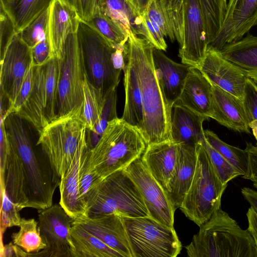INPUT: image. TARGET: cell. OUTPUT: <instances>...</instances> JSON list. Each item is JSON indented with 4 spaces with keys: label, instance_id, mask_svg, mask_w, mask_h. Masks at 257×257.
Listing matches in <instances>:
<instances>
[{
    "label": "cell",
    "instance_id": "cell-1",
    "mask_svg": "<svg viewBox=\"0 0 257 257\" xmlns=\"http://www.w3.org/2000/svg\"><path fill=\"white\" fill-rule=\"evenodd\" d=\"M154 45L145 38L128 33L125 54L136 69L142 94L144 121L141 134L147 145L170 140L172 108L156 76Z\"/></svg>",
    "mask_w": 257,
    "mask_h": 257
},
{
    "label": "cell",
    "instance_id": "cell-2",
    "mask_svg": "<svg viewBox=\"0 0 257 257\" xmlns=\"http://www.w3.org/2000/svg\"><path fill=\"white\" fill-rule=\"evenodd\" d=\"M185 247L190 257H257V245L247 228L220 208L201 226Z\"/></svg>",
    "mask_w": 257,
    "mask_h": 257
},
{
    "label": "cell",
    "instance_id": "cell-3",
    "mask_svg": "<svg viewBox=\"0 0 257 257\" xmlns=\"http://www.w3.org/2000/svg\"><path fill=\"white\" fill-rule=\"evenodd\" d=\"M4 121L10 140L25 169L29 207L40 210L50 207L60 181L56 178L48 159L44 153H37L22 118L11 113L5 117Z\"/></svg>",
    "mask_w": 257,
    "mask_h": 257
},
{
    "label": "cell",
    "instance_id": "cell-4",
    "mask_svg": "<svg viewBox=\"0 0 257 257\" xmlns=\"http://www.w3.org/2000/svg\"><path fill=\"white\" fill-rule=\"evenodd\" d=\"M146 147L140 132L117 117L108 122L98 141L90 148L86 164L102 180L141 157Z\"/></svg>",
    "mask_w": 257,
    "mask_h": 257
},
{
    "label": "cell",
    "instance_id": "cell-5",
    "mask_svg": "<svg viewBox=\"0 0 257 257\" xmlns=\"http://www.w3.org/2000/svg\"><path fill=\"white\" fill-rule=\"evenodd\" d=\"M85 200L84 216L112 214L124 217L150 216L139 188L124 169L111 173L92 186Z\"/></svg>",
    "mask_w": 257,
    "mask_h": 257
},
{
    "label": "cell",
    "instance_id": "cell-6",
    "mask_svg": "<svg viewBox=\"0 0 257 257\" xmlns=\"http://www.w3.org/2000/svg\"><path fill=\"white\" fill-rule=\"evenodd\" d=\"M88 78L104 98L116 89L121 70L125 68L122 55L97 30L80 20L76 32Z\"/></svg>",
    "mask_w": 257,
    "mask_h": 257
},
{
    "label": "cell",
    "instance_id": "cell-7",
    "mask_svg": "<svg viewBox=\"0 0 257 257\" xmlns=\"http://www.w3.org/2000/svg\"><path fill=\"white\" fill-rule=\"evenodd\" d=\"M196 151L194 177L180 209L200 226L220 208L222 196L227 185L219 178L201 143L196 146Z\"/></svg>",
    "mask_w": 257,
    "mask_h": 257
},
{
    "label": "cell",
    "instance_id": "cell-8",
    "mask_svg": "<svg viewBox=\"0 0 257 257\" xmlns=\"http://www.w3.org/2000/svg\"><path fill=\"white\" fill-rule=\"evenodd\" d=\"M82 109L76 108L57 116L39 133L36 144L47 156L59 181L70 166L86 128L81 119Z\"/></svg>",
    "mask_w": 257,
    "mask_h": 257
},
{
    "label": "cell",
    "instance_id": "cell-9",
    "mask_svg": "<svg viewBox=\"0 0 257 257\" xmlns=\"http://www.w3.org/2000/svg\"><path fill=\"white\" fill-rule=\"evenodd\" d=\"M171 14L181 62L198 69L208 47L198 0H173Z\"/></svg>",
    "mask_w": 257,
    "mask_h": 257
},
{
    "label": "cell",
    "instance_id": "cell-10",
    "mask_svg": "<svg viewBox=\"0 0 257 257\" xmlns=\"http://www.w3.org/2000/svg\"><path fill=\"white\" fill-rule=\"evenodd\" d=\"M133 257H176L182 244L174 227L150 216L122 217Z\"/></svg>",
    "mask_w": 257,
    "mask_h": 257
},
{
    "label": "cell",
    "instance_id": "cell-11",
    "mask_svg": "<svg viewBox=\"0 0 257 257\" xmlns=\"http://www.w3.org/2000/svg\"><path fill=\"white\" fill-rule=\"evenodd\" d=\"M82 48L76 32L71 33L66 42L59 84L57 115L82 108L83 84L87 73Z\"/></svg>",
    "mask_w": 257,
    "mask_h": 257
},
{
    "label": "cell",
    "instance_id": "cell-12",
    "mask_svg": "<svg viewBox=\"0 0 257 257\" xmlns=\"http://www.w3.org/2000/svg\"><path fill=\"white\" fill-rule=\"evenodd\" d=\"M32 62L31 48L18 33L1 52V110L8 111L13 106Z\"/></svg>",
    "mask_w": 257,
    "mask_h": 257
},
{
    "label": "cell",
    "instance_id": "cell-13",
    "mask_svg": "<svg viewBox=\"0 0 257 257\" xmlns=\"http://www.w3.org/2000/svg\"><path fill=\"white\" fill-rule=\"evenodd\" d=\"M74 219L59 203L39 210L38 226L46 247L28 257H72L74 245L70 230Z\"/></svg>",
    "mask_w": 257,
    "mask_h": 257
},
{
    "label": "cell",
    "instance_id": "cell-14",
    "mask_svg": "<svg viewBox=\"0 0 257 257\" xmlns=\"http://www.w3.org/2000/svg\"><path fill=\"white\" fill-rule=\"evenodd\" d=\"M5 118H0L1 186L20 211L29 207L27 178L23 162L8 135Z\"/></svg>",
    "mask_w": 257,
    "mask_h": 257
},
{
    "label": "cell",
    "instance_id": "cell-15",
    "mask_svg": "<svg viewBox=\"0 0 257 257\" xmlns=\"http://www.w3.org/2000/svg\"><path fill=\"white\" fill-rule=\"evenodd\" d=\"M124 170L139 188L150 216L162 224L174 227L175 211L166 193L149 173L141 157Z\"/></svg>",
    "mask_w": 257,
    "mask_h": 257
},
{
    "label": "cell",
    "instance_id": "cell-16",
    "mask_svg": "<svg viewBox=\"0 0 257 257\" xmlns=\"http://www.w3.org/2000/svg\"><path fill=\"white\" fill-rule=\"evenodd\" d=\"M86 130L85 128L82 133L72 162L59 186V203L74 219L85 216L86 212L85 201L80 193L82 171L91 148L87 141Z\"/></svg>",
    "mask_w": 257,
    "mask_h": 257
},
{
    "label": "cell",
    "instance_id": "cell-17",
    "mask_svg": "<svg viewBox=\"0 0 257 257\" xmlns=\"http://www.w3.org/2000/svg\"><path fill=\"white\" fill-rule=\"evenodd\" d=\"M257 25V0H229L223 23L214 41L207 47L220 51L240 40Z\"/></svg>",
    "mask_w": 257,
    "mask_h": 257
},
{
    "label": "cell",
    "instance_id": "cell-18",
    "mask_svg": "<svg viewBox=\"0 0 257 257\" xmlns=\"http://www.w3.org/2000/svg\"><path fill=\"white\" fill-rule=\"evenodd\" d=\"M198 69L212 84L242 100L248 77L220 51L207 47Z\"/></svg>",
    "mask_w": 257,
    "mask_h": 257
},
{
    "label": "cell",
    "instance_id": "cell-19",
    "mask_svg": "<svg viewBox=\"0 0 257 257\" xmlns=\"http://www.w3.org/2000/svg\"><path fill=\"white\" fill-rule=\"evenodd\" d=\"M75 224L99 238L123 257H133L122 217L114 214L74 219Z\"/></svg>",
    "mask_w": 257,
    "mask_h": 257
},
{
    "label": "cell",
    "instance_id": "cell-20",
    "mask_svg": "<svg viewBox=\"0 0 257 257\" xmlns=\"http://www.w3.org/2000/svg\"><path fill=\"white\" fill-rule=\"evenodd\" d=\"M80 19L75 8L62 0H53L49 7L48 38L51 58L62 61L69 35L77 32Z\"/></svg>",
    "mask_w": 257,
    "mask_h": 257
},
{
    "label": "cell",
    "instance_id": "cell-21",
    "mask_svg": "<svg viewBox=\"0 0 257 257\" xmlns=\"http://www.w3.org/2000/svg\"><path fill=\"white\" fill-rule=\"evenodd\" d=\"M179 146L172 140L147 145L141 156L145 166L165 192L176 172Z\"/></svg>",
    "mask_w": 257,
    "mask_h": 257
},
{
    "label": "cell",
    "instance_id": "cell-22",
    "mask_svg": "<svg viewBox=\"0 0 257 257\" xmlns=\"http://www.w3.org/2000/svg\"><path fill=\"white\" fill-rule=\"evenodd\" d=\"M175 103L211 118L213 112L212 85L198 68L190 66L181 94Z\"/></svg>",
    "mask_w": 257,
    "mask_h": 257
},
{
    "label": "cell",
    "instance_id": "cell-23",
    "mask_svg": "<svg viewBox=\"0 0 257 257\" xmlns=\"http://www.w3.org/2000/svg\"><path fill=\"white\" fill-rule=\"evenodd\" d=\"M161 51L154 47V65L164 96L172 108L181 94L191 66L174 61Z\"/></svg>",
    "mask_w": 257,
    "mask_h": 257
},
{
    "label": "cell",
    "instance_id": "cell-24",
    "mask_svg": "<svg viewBox=\"0 0 257 257\" xmlns=\"http://www.w3.org/2000/svg\"><path fill=\"white\" fill-rule=\"evenodd\" d=\"M212 85L213 112L211 118L233 131L250 133L242 100L214 84Z\"/></svg>",
    "mask_w": 257,
    "mask_h": 257
},
{
    "label": "cell",
    "instance_id": "cell-25",
    "mask_svg": "<svg viewBox=\"0 0 257 257\" xmlns=\"http://www.w3.org/2000/svg\"><path fill=\"white\" fill-rule=\"evenodd\" d=\"M45 65L34 66L33 83L27 99L16 114L30 122L40 133L49 121L47 114V96L45 86Z\"/></svg>",
    "mask_w": 257,
    "mask_h": 257
},
{
    "label": "cell",
    "instance_id": "cell-26",
    "mask_svg": "<svg viewBox=\"0 0 257 257\" xmlns=\"http://www.w3.org/2000/svg\"><path fill=\"white\" fill-rule=\"evenodd\" d=\"M208 118L175 103L171 112L170 140L178 144L196 146L201 143L204 138L203 123Z\"/></svg>",
    "mask_w": 257,
    "mask_h": 257
},
{
    "label": "cell",
    "instance_id": "cell-27",
    "mask_svg": "<svg viewBox=\"0 0 257 257\" xmlns=\"http://www.w3.org/2000/svg\"><path fill=\"white\" fill-rule=\"evenodd\" d=\"M196 146L179 144L176 170L167 193L175 211L181 207L194 177L197 159Z\"/></svg>",
    "mask_w": 257,
    "mask_h": 257
},
{
    "label": "cell",
    "instance_id": "cell-28",
    "mask_svg": "<svg viewBox=\"0 0 257 257\" xmlns=\"http://www.w3.org/2000/svg\"><path fill=\"white\" fill-rule=\"evenodd\" d=\"M123 72L125 103L121 118L141 133L144 121L141 91L136 69L126 54Z\"/></svg>",
    "mask_w": 257,
    "mask_h": 257
},
{
    "label": "cell",
    "instance_id": "cell-29",
    "mask_svg": "<svg viewBox=\"0 0 257 257\" xmlns=\"http://www.w3.org/2000/svg\"><path fill=\"white\" fill-rule=\"evenodd\" d=\"M220 52L248 78L257 82V36L248 33L240 40L225 46Z\"/></svg>",
    "mask_w": 257,
    "mask_h": 257
},
{
    "label": "cell",
    "instance_id": "cell-30",
    "mask_svg": "<svg viewBox=\"0 0 257 257\" xmlns=\"http://www.w3.org/2000/svg\"><path fill=\"white\" fill-rule=\"evenodd\" d=\"M99 10L118 23L128 34L147 37L143 17L135 10L128 0H100Z\"/></svg>",
    "mask_w": 257,
    "mask_h": 257
},
{
    "label": "cell",
    "instance_id": "cell-31",
    "mask_svg": "<svg viewBox=\"0 0 257 257\" xmlns=\"http://www.w3.org/2000/svg\"><path fill=\"white\" fill-rule=\"evenodd\" d=\"M53 0H1V7L13 21L19 33L43 12Z\"/></svg>",
    "mask_w": 257,
    "mask_h": 257
},
{
    "label": "cell",
    "instance_id": "cell-32",
    "mask_svg": "<svg viewBox=\"0 0 257 257\" xmlns=\"http://www.w3.org/2000/svg\"><path fill=\"white\" fill-rule=\"evenodd\" d=\"M74 245L72 257H123L99 238L72 224L70 230Z\"/></svg>",
    "mask_w": 257,
    "mask_h": 257
},
{
    "label": "cell",
    "instance_id": "cell-33",
    "mask_svg": "<svg viewBox=\"0 0 257 257\" xmlns=\"http://www.w3.org/2000/svg\"><path fill=\"white\" fill-rule=\"evenodd\" d=\"M83 90L84 99L81 119L86 130L93 134L100 121L105 98L91 83L87 73L85 75Z\"/></svg>",
    "mask_w": 257,
    "mask_h": 257
},
{
    "label": "cell",
    "instance_id": "cell-34",
    "mask_svg": "<svg viewBox=\"0 0 257 257\" xmlns=\"http://www.w3.org/2000/svg\"><path fill=\"white\" fill-rule=\"evenodd\" d=\"M204 20L208 46L217 36L227 9L226 0H198Z\"/></svg>",
    "mask_w": 257,
    "mask_h": 257
},
{
    "label": "cell",
    "instance_id": "cell-35",
    "mask_svg": "<svg viewBox=\"0 0 257 257\" xmlns=\"http://www.w3.org/2000/svg\"><path fill=\"white\" fill-rule=\"evenodd\" d=\"M20 229L12 234V242L28 253H37L46 247L38 226L34 218H21Z\"/></svg>",
    "mask_w": 257,
    "mask_h": 257
},
{
    "label": "cell",
    "instance_id": "cell-36",
    "mask_svg": "<svg viewBox=\"0 0 257 257\" xmlns=\"http://www.w3.org/2000/svg\"><path fill=\"white\" fill-rule=\"evenodd\" d=\"M87 23L97 30L115 48L125 46L128 34L118 23L99 9Z\"/></svg>",
    "mask_w": 257,
    "mask_h": 257
},
{
    "label": "cell",
    "instance_id": "cell-37",
    "mask_svg": "<svg viewBox=\"0 0 257 257\" xmlns=\"http://www.w3.org/2000/svg\"><path fill=\"white\" fill-rule=\"evenodd\" d=\"M204 137L207 142L225 158L242 176L247 168L246 152L238 148L228 145L222 141L214 132L204 131Z\"/></svg>",
    "mask_w": 257,
    "mask_h": 257
},
{
    "label": "cell",
    "instance_id": "cell-38",
    "mask_svg": "<svg viewBox=\"0 0 257 257\" xmlns=\"http://www.w3.org/2000/svg\"><path fill=\"white\" fill-rule=\"evenodd\" d=\"M171 2L166 0H153L146 12L151 21L158 25L164 36L173 42L175 38L171 14Z\"/></svg>",
    "mask_w": 257,
    "mask_h": 257
},
{
    "label": "cell",
    "instance_id": "cell-39",
    "mask_svg": "<svg viewBox=\"0 0 257 257\" xmlns=\"http://www.w3.org/2000/svg\"><path fill=\"white\" fill-rule=\"evenodd\" d=\"M49 8L19 33L22 40L31 48L48 38Z\"/></svg>",
    "mask_w": 257,
    "mask_h": 257
},
{
    "label": "cell",
    "instance_id": "cell-40",
    "mask_svg": "<svg viewBox=\"0 0 257 257\" xmlns=\"http://www.w3.org/2000/svg\"><path fill=\"white\" fill-rule=\"evenodd\" d=\"M201 144L205 149L212 165L219 178L224 184L241 176L239 172L206 140L205 137Z\"/></svg>",
    "mask_w": 257,
    "mask_h": 257
},
{
    "label": "cell",
    "instance_id": "cell-41",
    "mask_svg": "<svg viewBox=\"0 0 257 257\" xmlns=\"http://www.w3.org/2000/svg\"><path fill=\"white\" fill-rule=\"evenodd\" d=\"M104 106L101 119L92 134L93 138L88 140L90 148L95 145L100 138L109 121L117 117L116 113L117 94L116 89L112 91L104 98Z\"/></svg>",
    "mask_w": 257,
    "mask_h": 257
},
{
    "label": "cell",
    "instance_id": "cell-42",
    "mask_svg": "<svg viewBox=\"0 0 257 257\" xmlns=\"http://www.w3.org/2000/svg\"><path fill=\"white\" fill-rule=\"evenodd\" d=\"M1 231L3 234L7 228L19 227L21 218L20 210L16 205L8 196L4 187L1 186Z\"/></svg>",
    "mask_w": 257,
    "mask_h": 257
},
{
    "label": "cell",
    "instance_id": "cell-43",
    "mask_svg": "<svg viewBox=\"0 0 257 257\" xmlns=\"http://www.w3.org/2000/svg\"><path fill=\"white\" fill-rule=\"evenodd\" d=\"M242 102L249 123L257 120V85L249 78L246 81Z\"/></svg>",
    "mask_w": 257,
    "mask_h": 257
},
{
    "label": "cell",
    "instance_id": "cell-44",
    "mask_svg": "<svg viewBox=\"0 0 257 257\" xmlns=\"http://www.w3.org/2000/svg\"><path fill=\"white\" fill-rule=\"evenodd\" d=\"M34 65L33 63L28 67L24 77L20 90L13 106L8 110L7 114L17 113L27 99L30 94L33 83Z\"/></svg>",
    "mask_w": 257,
    "mask_h": 257
},
{
    "label": "cell",
    "instance_id": "cell-45",
    "mask_svg": "<svg viewBox=\"0 0 257 257\" xmlns=\"http://www.w3.org/2000/svg\"><path fill=\"white\" fill-rule=\"evenodd\" d=\"M143 19L147 32L146 39L156 48L166 51L167 45L164 39L165 36L160 27L155 22L150 20L147 13L144 15Z\"/></svg>",
    "mask_w": 257,
    "mask_h": 257
},
{
    "label": "cell",
    "instance_id": "cell-46",
    "mask_svg": "<svg viewBox=\"0 0 257 257\" xmlns=\"http://www.w3.org/2000/svg\"><path fill=\"white\" fill-rule=\"evenodd\" d=\"M18 33L15 25L6 12L1 7L0 12V42L1 52L11 42Z\"/></svg>",
    "mask_w": 257,
    "mask_h": 257
},
{
    "label": "cell",
    "instance_id": "cell-47",
    "mask_svg": "<svg viewBox=\"0 0 257 257\" xmlns=\"http://www.w3.org/2000/svg\"><path fill=\"white\" fill-rule=\"evenodd\" d=\"M31 53L34 66H40L45 65L51 59L49 38H47L31 48Z\"/></svg>",
    "mask_w": 257,
    "mask_h": 257
},
{
    "label": "cell",
    "instance_id": "cell-48",
    "mask_svg": "<svg viewBox=\"0 0 257 257\" xmlns=\"http://www.w3.org/2000/svg\"><path fill=\"white\" fill-rule=\"evenodd\" d=\"M100 0H75V8L81 20L89 21L99 9Z\"/></svg>",
    "mask_w": 257,
    "mask_h": 257
},
{
    "label": "cell",
    "instance_id": "cell-49",
    "mask_svg": "<svg viewBox=\"0 0 257 257\" xmlns=\"http://www.w3.org/2000/svg\"><path fill=\"white\" fill-rule=\"evenodd\" d=\"M244 150L247 155V168L246 173L242 177L257 183V144L254 146L250 143H246Z\"/></svg>",
    "mask_w": 257,
    "mask_h": 257
},
{
    "label": "cell",
    "instance_id": "cell-50",
    "mask_svg": "<svg viewBox=\"0 0 257 257\" xmlns=\"http://www.w3.org/2000/svg\"><path fill=\"white\" fill-rule=\"evenodd\" d=\"M1 257H28V253L20 247L10 242L5 245L1 244Z\"/></svg>",
    "mask_w": 257,
    "mask_h": 257
},
{
    "label": "cell",
    "instance_id": "cell-51",
    "mask_svg": "<svg viewBox=\"0 0 257 257\" xmlns=\"http://www.w3.org/2000/svg\"><path fill=\"white\" fill-rule=\"evenodd\" d=\"M248 222L247 229L257 245V212L250 207L246 213Z\"/></svg>",
    "mask_w": 257,
    "mask_h": 257
},
{
    "label": "cell",
    "instance_id": "cell-52",
    "mask_svg": "<svg viewBox=\"0 0 257 257\" xmlns=\"http://www.w3.org/2000/svg\"><path fill=\"white\" fill-rule=\"evenodd\" d=\"M241 192L250 207L257 212V191L250 188L244 187Z\"/></svg>",
    "mask_w": 257,
    "mask_h": 257
},
{
    "label": "cell",
    "instance_id": "cell-53",
    "mask_svg": "<svg viewBox=\"0 0 257 257\" xmlns=\"http://www.w3.org/2000/svg\"><path fill=\"white\" fill-rule=\"evenodd\" d=\"M153 0H132L131 5L141 17L146 14L148 8Z\"/></svg>",
    "mask_w": 257,
    "mask_h": 257
},
{
    "label": "cell",
    "instance_id": "cell-54",
    "mask_svg": "<svg viewBox=\"0 0 257 257\" xmlns=\"http://www.w3.org/2000/svg\"><path fill=\"white\" fill-rule=\"evenodd\" d=\"M249 126L252 130L253 135L257 141V120H253L249 123Z\"/></svg>",
    "mask_w": 257,
    "mask_h": 257
},
{
    "label": "cell",
    "instance_id": "cell-55",
    "mask_svg": "<svg viewBox=\"0 0 257 257\" xmlns=\"http://www.w3.org/2000/svg\"><path fill=\"white\" fill-rule=\"evenodd\" d=\"M64 1L70 5H72L75 8V0H62Z\"/></svg>",
    "mask_w": 257,
    "mask_h": 257
},
{
    "label": "cell",
    "instance_id": "cell-56",
    "mask_svg": "<svg viewBox=\"0 0 257 257\" xmlns=\"http://www.w3.org/2000/svg\"><path fill=\"white\" fill-rule=\"evenodd\" d=\"M253 185L257 189V183H253Z\"/></svg>",
    "mask_w": 257,
    "mask_h": 257
},
{
    "label": "cell",
    "instance_id": "cell-57",
    "mask_svg": "<svg viewBox=\"0 0 257 257\" xmlns=\"http://www.w3.org/2000/svg\"><path fill=\"white\" fill-rule=\"evenodd\" d=\"M166 1H167L171 2L173 0H166Z\"/></svg>",
    "mask_w": 257,
    "mask_h": 257
},
{
    "label": "cell",
    "instance_id": "cell-58",
    "mask_svg": "<svg viewBox=\"0 0 257 257\" xmlns=\"http://www.w3.org/2000/svg\"><path fill=\"white\" fill-rule=\"evenodd\" d=\"M128 1L130 2V3H131V2H132V0H128Z\"/></svg>",
    "mask_w": 257,
    "mask_h": 257
}]
</instances>
